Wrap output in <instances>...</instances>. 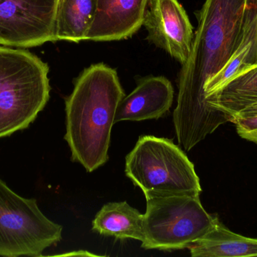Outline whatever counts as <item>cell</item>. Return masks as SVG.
<instances>
[{"instance_id": "1", "label": "cell", "mask_w": 257, "mask_h": 257, "mask_svg": "<svg viewBox=\"0 0 257 257\" xmlns=\"http://www.w3.org/2000/svg\"><path fill=\"white\" fill-rule=\"evenodd\" d=\"M257 0H205L196 12L198 27L178 76L173 122L180 146L190 151L230 118L212 108L204 86L238 50L256 18Z\"/></svg>"}, {"instance_id": "2", "label": "cell", "mask_w": 257, "mask_h": 257, "mask_svg": "<svg viewBox=\"0 0 257 257\" xmlns=\"http://www.w3.org/2000/svg\"><path fill=\"white\" fill-rule=\"evenodd\" d=\"M124 97L117 71L105 63L91 65L75 78L65 101L64 138L72 161L89 173L108 161L116 110Z\"/></svg>"}, {"instance_id": "3", "label": "cell", "mask_w": 257, "mask_h": 257, "mask_svg": "<svg viewBox=\"0 0 257 257\" xmlns=\"http://www.w3.org/2000/svg\"><path fill=\"white\" fill-rule=\"evenodd\" d=\"M49 66L24 48L0 46V139L27 129L50 99Z\"/></svg>"}, {"instance_id": "4", "label": "cell", "mask_w": 257, "mask_h": 257, "mask_svg": "<svg viewBox=\"0 0 257 257\" xmlns=\"http://www.w3.org/2000/svg\"><path fill=\"white\" fill-rule=\"evenodd\" d=\"M125 173L145 198L202 193L194 164L172 140L155 136L139 137L126 155Z\"/></svg>"}, {"instance_id": "5", "label": "cell", "mask_w": 257, "mask_h": 257, "mask_svg": "<svg viewBox=\"0 0 257 257\" xmlns=\"http://www.w3.org/2000/svg\"><path fill=\"white\" fill-rule=\"evenodd\" d=\"M144 214V241L146 250L188 248L205 236L219 220L208 214L199 195L151 196L146 198Z\"/></svg>"}, {"instance_id": "6", "label": "cell", "mask_w": 257, "mask_h": 257, "mask_svg": "<svg viewBox=\"0 0 257 257\" xmlns=\"http://www.w3.org/2000/svg\"><path fill=\"white\" fill-rule=\"evenodd\" d=\"M62 232L36 199L19 196L0 178V256H42L61 241Z\"/></svg>"}, {"instance_id": "7", "label": "cell", "mask_w": 257, "mask_h": 257, "mask_svg": "<svg viewBox=\"0 0 257 257\" xmlns=\"http://www.w3.org/2000/svg\"><path fill=\"white\" fill-rule=\"evenodd\" d=\"M60 0H0V45L28 48L57 41Z\"/></svg>"}, {"instance_id": "8", "label": "cell", "mask_w": 257, "mask_h": 257, "mask_svg": "<svg viewBox=\"0 0 257 257\" xmlns=\"http://www.w3.org/2000/svg\"><path fill=\"white\" fill-rule=\"evenodd\" d=\"M143 26L148 40L184 64L193 40V27L178 0H150Z\"/></svg>"}, {"instance_id": "9", "label": "cell", "mask_w": 257, "mask_h": 257, "mask_svg": "<svg viewBox=\"0 0 257 257\" xmlns=\"http://www.w3.org/2000/svg\"><path fill=\"white\" fill-rule=\"evenodd\" d=\"M150 0H97L84 40H121L134 35L145 21Z\"/></svg>"}, {"instance_id": "10", "label": "cell", "mask_w": 257, "mask_h": 257, "mask_svg": "<svg viewBox=\"0 0 257 257\" xmlns=\"http://www.w3.org/2000/svg\"><path fill=\"white\" fill-rule=\"evenodd\" d=\"M174 89L164 76L142 78L136 89L121 100L116 110L114 124L122 121L149 120L163 117L172 107Z\"/></svg>"}, {"instance_id": "11", "label": "cell", "mask_w": 257, "mask_h": 257, "mask_svg": "<svg viewBox=\"0 0 257 257\" xmlns=\"http://www.w3.org/2000/svg\"><path fill=\"white\" fill-rule=\"evenodd\" d=\"M92 229L117 239L144 241V214L126 202L104 205L92 222Z\"/></svg>"}, {"instance_id": "12", "label": "cell", "mask_w": 257, "mask_h": 257, "mask_svg": "<svg viewBox=\"0 0 257 257\" xmlns=\"http://www.w3.org/2000/svg\"><path fill=\"white\" fill-rule=\"evenodd\" d=\"M187 249L193 257L257 256V238L235 233L218 220L210 232Z\"/></svg>"}, {"instance_id": "13", "label": "cell", "mask_w": 257, "mask_h": 257, "mask_svg": "<svg viewBox=\"0 0 257 257\" xmlns=\"http://www.w3.org/2000/svg\"><path fill=\"white\" fill-rule=\"evenodd\" d=\"M205 99L212 108L227 115L233 122L240 112L257 102V64L234 77Z\"/></svg>"}, {"instance_id": "14", "label": "cell", "mask_w": 257, "mask_h": 257, "mask_svg": "<svg viewBox=\"0 0 257 257\" xmlns=\"http://www.w3.org/2000/svg\"><path fill=\"white\" fill-rule=\"evenodd\" d=\"M97 0H60L56 21L57 41L79 43L93 21Z\"/></svg>"}, {"instance_id": "15", "label": "cell", "mask_w": 257, "mask_h": 257, "mask_svg": "<svg viewBox=\"0 0 257 257\" xmlns=\"http://www.w3.org/2000/svg\"><path fill=\"white\" fill-rule=\"evenodd\" d=\"M255 29L256 18L247 27L244 39L235 54L217 74L213 75L205 82L204 86L205 98L220 90L232 78L247 69L246 60L251 48Z\"/></svg>"}, {"instance_id": "16", "label": "cell", "mask_w": 257, "mask_h": 257, "mask_svg": "<svg viewBox=\"0 0 257 257\" xmlns=\"http://www.w3.org/2000/svg\"><path fill=\"white\" fill-rule=\"evenodd\" d=\"M234 124L241 138L257 145V116L237 119Z\"/></svg>"}, {"instance_id": "17", "label": "cell", "mask_w": 257, "mask_h": 257, "mask_svg": "<svg viewBox=\"0 0 257 257\" xmlns=\"http://www.w3.org/2000/svg\"><path fill=\"white\" fill-rule=\"evenodd\" d=\"M257 64V12L256 17V29H255V34L253 36V42H252V46L250 48V52L247 55V60H246V65L247 68L253 65Z\"/></svg>"}, {"instance_id": "18", "label": "cell", "mask_w": 257, "mask_h": 257, "mask_svg": "<svg viewBox=\"0 0 257 257\" xmlns=\"http://www.w3.org/2000/svg\"><path fill=\"white\" fill-rule=\"evenodd\" d=\"M257 116V102L251 104V105L248 106V107L244 109L242 111L240 112V113L237 115L235 119H234L232 123H234L235 121L237 120V119H243V118L252 117V116Z\"/></svg>"}]
</instances>
